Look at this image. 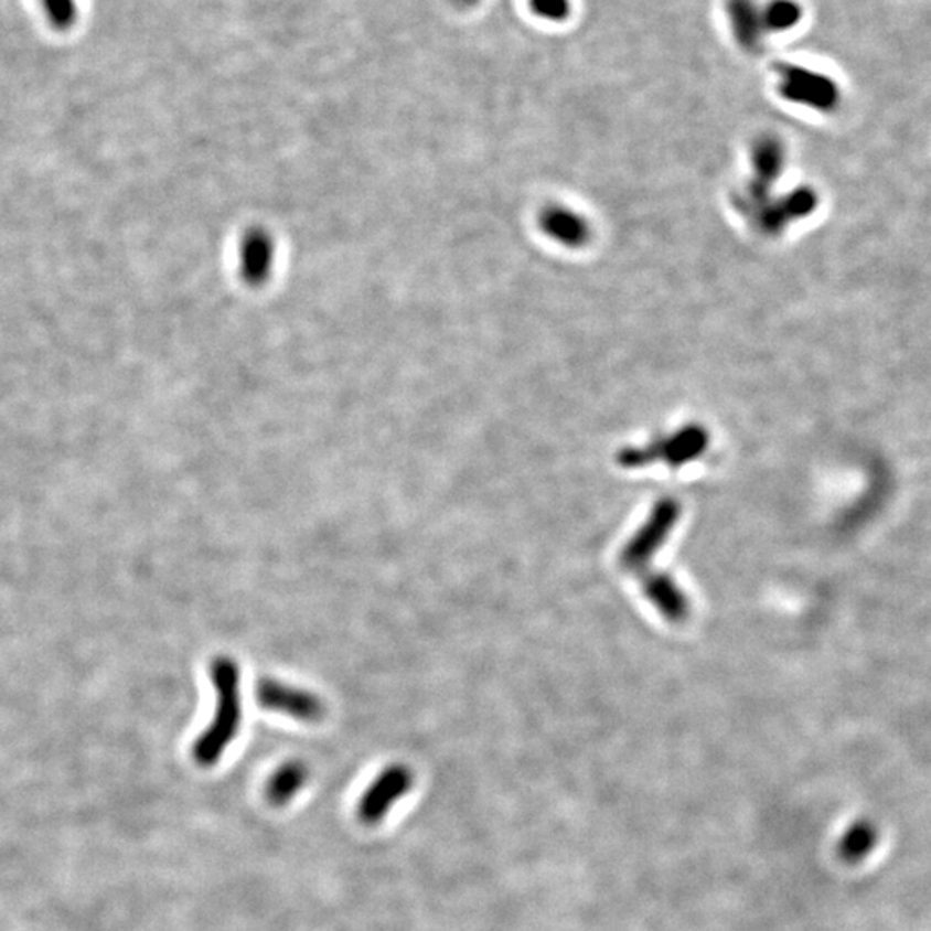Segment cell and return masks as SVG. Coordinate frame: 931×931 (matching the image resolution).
Instances as JSON below:
<instances>
[{
  "label": "cell",
  "instance_id": "10",
  "mask_svg": "<svg viewBox=\"0 0 931 931\" xmlns=\"http://www.w3.org/2000/svg\"><path fill=\"white\" fill-rule=\"evenodd\" d=\"M878 842V830L869 821H856L848 826L838 842V854L847 863H859L868 857Z\"/></svg>",
  "mask_w": 931,
  "mask_h": 931
},
{
  "label": "cell",
  "instance_id": "7",
  "mask_svg": "<svg viewBox=\"0 0 931 931\" xmlns=\"http://www.w3.org/2000/svg\"><path fill=\"white\" fill-rule=\"evenodd\" d=\"M727 14L738 45L746 51H759L766 33L761 6L756 0H727Z\"/></svg>",
  "mask_w": 931,
  "mask_h": 931
},
{
  "label": "cell",
  "instance_id": "4",
  "mask_svg": "<svg viewBox=\"0 0 931 931\" xmlns=\"http://www.w3.org/2000/svg\"><path fill=\"white\" fill-rule=\"evenodd\" d=\"M257 703L265 709L292 716L302 721H317L324 715L321 698L302 688L285 685L277 679H261L256 688Z\"/></svg>",
  "mask_w": 931,
  "mask_h": 931
},
{
  "label": "cell",
  "instance_id": "9",
  "mask_svg": "<svg viewBox=\"0 0 931 931\" xmlns=\"http://www.w3.org/2000/svg\"><path fill=\"white\" fill-rule=\"evenodd\" d=\"M306 782H308V768L302 762H285L269 780L268 799L275 805H285L296 798Z\"/></svg>",
  "mask_w": 931,
  "mask_h": 931
},
{
  "label": "cell",
  "instance_id": "2",
  "mask_svg": "<svg viewBox=\"0 0 931 931\" xmlns=\"http://www.w3.org/2000/svg\"><path fill=\"white\" fill-rule=\"evenodd\" d=\"M780 94L783 99L821 113H832L841 106V88L825 73L814 72L799 64H780Z\"/></svg>",
  "mask_w": 931,
  "mask_h": 931
},
{
  "label": "cell",
  "instance_id": "6",
  "mask_svg": "<svg viewBox=\"0 0 931 931\" xmlns=\"http://www.w3.org/2000/svg\"><path fill=\"white\" fill-rule=\"evenodd\" d=\"M706 431L698 430V428H688V430L682 431L676 437L664 440V442L657 443L649 450H627L620 456V464L635 468V465L645 464L648 461H654L655 458H663L670 464L679 465L697 458L706 449Z\"/></svg>",
  "mask_w": 931,
  "mask_h": 931
},
{
  "label": "cell",
  "instance_id": "5",
  "mask_svg": "<svg viewBox=\"0 0 931 931\" xmlns=\"http://www.w3.org/2000/svg\"><path fill=\"white\" fill-rule=\"evenodd\" d=\"M678 513L679 507L675 501H663L655 505L648 525L636 533L621 554L623 565L640 566L660 549L667 533L678 522Z\"/></svg>",
  "mask_w": 931,
  "mask_h": 931
},
{
  "label": "cell",
  "instance_id": "1",
  "mask_svg": "<svg viewBox=\"0 0 931 931\" xmlns=\"http://www.w3.org/2000/svg\"><path fill=\"white\" fill-rule=\"evenodd\" d=\"M211 678L216 692L213 721L197 738L195 761L201 766L216 764L229 743L237 737L242 721L240 670L229 657H217L211 664Z\"/></svg>",
  "mask_w": 931,
  "mask_h": 931
},
{
  "label": "cell",
  "instance_id": "8",
  "mask_svg": "<svg viewBox=\"0 0 931 931\" xmlns=\"http://www.w3.org/2000/svg\"><path fill=\"white\" fill-rule=\"evenodd\" d=\"M645 593H648L652 604L660 609L667 620L678 623V621L687 618V599L683 597L676 585L667 580L666 577H655L649 580L645 584Z\"/></svg>",
  "mask_w": 931,
  "mask_h": 931
},
{
  "label": "cell",
  "instance_id": "11",
  "mask_svg": "<svg viewBox=\"0 0 931 931\" xmlns=\"http://www.w3.org/2000/svg\"><path fill=\"white\" fill-rule=\"evenodd\" d=\"M544 228L549 232L550 237L563 240V244H580L587 235L584 220L565 210H550L545 213Z\"/></svg>",
  "mask_w": 931,
  "mask_h": 931
},
{
  "label": "cell",
  "instance_id": "13",
  "mask_svg": "<svg viewBox=\"0 0 931 931\" xmlns=\"http://www.w3.org/2000/svg\"><path fill=\"white\" fill-rule=\"evenodd\" d=\"M52 26L61 32L72 29L76 21L75 0H42Z\"/></svg>",
  "mask_w": 931,
  "mask_h": 931
},
{
  "label": "cell",
  "instance_id": "15",
  "mask_svg": "<svg viewBox=\"0 0 931 931\" xmlns=\"http://www.w3.org/2000/svg\"><path fill=\"white\" fill-rule=\"evenodd\" d=\"M459 6H473L478 0H454Z\"/></svg>",
  "mask_w": 931,
  "mask_h": 931
},
{
  "label": "cell",
  "instance_id": "12",
  "mask_svg": "<svg viewBox=\"0 0 931 931\" xmlns=\"http://www.w3.org/2000/svg\"><path fill=\"white\" fill-rule=\"evenodd\" d=\"M802 17L804 11L798 0H770L762 8L766 32H789L801 23Z\"/></svg>",
  "mask_w": 931,
  "mask_h": 931
},
{
  "label": "cell",
  "instance_id": "3",
  "mask_svg": "<svg viewBox=\"0 0 931 931\" xmlns=\"http://www.w3.org/2000/svg\"><path fill=\"white\" fill-rule=\"evenodd\" d=\"M415 778L404 764H392L367 786L360 802V817L366 825H376L390 813L392 805L413 789Z\"/></svg>",
  "mask_w": 931,
  "mask_h": 931
},
{
  "label": "cell",
  "instance_id": "14",
  "mask_svg": "<svg viewBox=\"0 0 931 931\" xmlns=\"http://www.w3.org/2000/svg\"><path fill=\"white\" fill-rule=\"evenodd\" d=\"M529 8L542 20L563 23L571 14L569 0H529Z\"/></svg>",
  "mask_w": 931,
  "mask_h": 931
}]
</instances>
